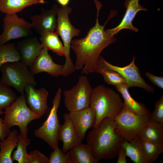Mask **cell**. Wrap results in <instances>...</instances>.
Instances as JSON below:
<instances>
[{
    "label": "cell",
    "instance_id": "obj_1",
    "mask_svg": "<svg viewBox=\"0 0 163 163\" xmlns=\"http://www.w3.org/2000/svg\"><path fill=\"white\" fill-rule=\"evenodd\" d=\"M97 9V18L95 25L90 29L86 36L80 39L72 40L71 48L75 53L76 59L74 67L75 70L82 69V73L88 75L95 72L98 60L102 51L116 41V38L110 35L104 25L100 24L99 14L101 4L94 0Z\"/></svg>",
    "mask_w": 163,
    "mask_h": 163
},
{
    "label": "cell",
    "instance_id": "obj_2",
    "mask_svg": "<svg viewBox=\"0 0 163 163\" xmlns=\"http://www.w3.org/2000/svg\"><path fill=\"white\" fill-rule=\"evenodd\" d=\"M115 128L114 119L106 117L87 134V144L90 147L93 157L99 161L117 157L125 139L115 132Z\"/></svg>",
    "mask_w": 163,
    "mask_h": 163
},
{
    "label": "cell",
    "instance_id": "obj_3",
    "mask_svg": "<svg viewBox=\"0 0 163 163\" xmlns=\"http://www.w3.org/2000/svg\"><path fill=\"white\" fill-rule=\"evenodd\" d=\"M123 106L119 94L113 89L100 85L92 89L89 107L94 112L96 121L93 127H97L106 117L114 119Z\"/></svg>",
    "mask_w": 163,
    "mask_h": 163
},
{
    "label": "cell",
    "instance_id": "obj_4",
    "mask_svg": "<svg viewBox=\"0 0 163 163\" xmlns=\"http://www.w3.org/2000/svg\"><path fill=\"white\" fill-rule=\"evenodd\" d=\"M150 111L140 115L132 111L123 102V108L114 119L115 132L130 142L139 138L142 130L150 120Z\"/></svg>",
    "mask_w": 163,
    "mask_h": 163
},
{
    "label": "cell",
    "instance_id": "obj_5",
    "mask_svg": "<svg viewBox=\"0 0 163 163\" xmlns=\"http://www.w3.org/2000/svg\"><path fill=\"white\" fill-rule=\"evenodd\" d=\"M3 122L7 128L14 126L18 127L23 137H28V125L32 121L40 118L28 107L24 93L16 98L15 101L5 109Z\"/></svg>",
    "mask_w": 163,
    "mask_h": 163
},
{
    "label": "cell",
    "instance_id": "obj_6",
    "mask_svg": "<svg viewBox=\"0 0 163 163\" xmlns=\"http://www.w3.org/2000/svg\"><path fill=\"white\" fill-rule=\"evenodd\" d=\"M71 8L61 6L58 8L56 32L61 37L63 43L65 54V62L62 75L66 77L75 70L74 65L70 57V49L72 38L79 35L80 30L74 27L70 22L69 14L72 11Z\"/></svg>",
    "mask_w": 163,
    "mask_h": 163
},
{
    "label": "cell",
    "instance_id": "obj_7",
    "mask_svg": "<svg viewBox=\"0 0 163 163\" xmlns=\"http://www.w3.org/2000/svg\"><path fill=\"white\" fill-rule=\"evenodd\" d=\"M28 67L21 60L5 63L0 68L2 74L0 81L6 86L13 87L20 94L24 93L27 85L35 87L37 85Z\"/></svg>",
    "mask_w": 163,
    "mask_h": 163
},
{
    "label": "cell",
    "instance_id": "obj_8",
    "mask_svg": "<svg viewBox=\"0 0 163 163\" xmlns=\"http://www.w3.org/2000/svg\"><path fill=\"white\" fill-rule=\"evenodd\" d=\"M62 92V90L59 87L52 101L53 106L47 119L34 133L35 136L44 141L53 149L58 147V135L60 125L57 111L59 106Z\"/></svg>",
    "mask_w": 163,
    "mask_h": 163
},
{
    "label": "cell",
    "instance_id": "obj_9",
    "mask_svg": "<svg viewBox=\"0 0 163 163\" xmlns=\"http://www.w3.org/2000/svg\"><path fill=\"white\" fill-rule=\"evenodd\" d=\"M92 89L87 76H80L74 86L63 92L64 104L67 110L71 112L89 107Z\"/></svg>",
    "mask_w": 163,
    "mask_h": 163
},
{
    "label": "cell",
    "instance_id": "obj_10",
    "mask_svg": "<svg viewBox=\"0 0 163 163\" xmlns=\"http://www.w3.org/2000/svg\"><path fill=\"white\" fill-rule=\"evenodd\" d=\"M135 56L128 65L120 67L112 64L100 56L96 69H104L114 71L121 75L125 79L128 88L137 87L144 89L150 93L154 92V88L147 84L141 75L138 67L135 65Z\"/></svg>",
    "mask_w": 163,
    "mask_h": 163
},
{
    "label": "cell",
    "instance_id": "obj_11",
    "mask_svg": "<svg viewBox=\"0 0 163 163\" xmlns=\"http://www.w3.org/2000/svg\"><path fill=\"white\" fill-rule=\"evenodd\" d=\"M3 30L0 34V45L10 40L32 36L31 24L17 14H6L3 18Z\"/></svg>",
    "mask_w": 163,
    "mask_h": 163
},
{
    "label": "cell",
    "instance_id": "obj_12",
    "mask_svg": "<svg viewBox=\"0 0 163 163\" xmlns=\"http://www.w3.org/2000/svg\"><path fill=\"white\" fill-rule=\"evenodd\" d=\"M69 113L77 135L82 142L85 138L86 131L94 126L96 121L95 113L89 107Z\"/></svg>",
    "mask_w": 163,
    "mask_h": 163
},
{
    "label": "cell",
    "instance_id": "obj_13",
    "mask_svg": "<svg viewBox=\"0 0 163 163\" xmlns=\"http://www.w3.org/2000/svg\"><path fill=\"white\" fill-rule=\"evenodd\" d=\"M58 8V5L55 4L50 9H42L40 14L30 16L32 29L40 35L48 32L55 31Z\"/></svg>",
    "mask_w": 163,
    "mask_h": 163
},
{
    "label": "cell",
    "instance_id": "obj_14",
    "mask_svg": "<svg viewBox=\"0 0 163 163\" xmlns=\"http://www.w3.org/2000/svg\"><path fill=\"white\" fill-rule=\"evenodd\" d=\"M25 91L27 97L26 102L30 109L40 118L46 114L49 109L48 91L44 88L36 89L30 85L26 86Z\"/></svg>",
    "mask_w": 163,
    "mask_h": 163
},
{
    "label": "cell",
    "instance_id": "obj_15",
    "mask_svg": "<svg viewBox=\"0 0 163 163\" xmlns=\"http://www.w3.org/2000/svg\"><path fill=\"white\" fill-rule=\"evenodd\" d=\"M48 51L46 48L43 47L40 54L29 67V70L33 75L41 72L54 77L62 75L64 65L55 63Z\"/></svg>",
    "mask_w": 163,
    "mask_h": 163
},
{
    "label": "cell",
    "instance_id": "obj_16",
    "mask_svg": "<svg viewBox=\"0 0 163 163\" xmlns=\"http://www.w3.org/2000/svg\"><path fill=\"white\" fill-rule=\"evenodd\" d=\"M21 57V60L30 67L40 54L42 48L36 37H25L16 44Z\"/></svg>",
    "mask_w": 163,
    "mask_h": 163
},
{
    "label": "cell",
    "instance_id": "obj_17",
    "mask_svg": "<svg viewBox=\"0 0 163 163\" xmlns=\"http://www.w3.org/2000/svg\"><path fill=\"white\" fill-rule=\"evenodd\" d=\"M139 0H125L124 5L126 8L125 14L120 23L116 27L107 30L112 36L124 29H129L137 32L138 29L133 26L132 22L136 14L139 11H146L147 10L141 5Z\"/></svg>",
    "mask_w": 163,
    "mask_h": 163
},
{
    "label": "cell",
    "instance_id": "obj_18",
    "mask_svg": "<svg viewBox=\"0 0 163 163\" xmlns=\"http://www.w3.org/2000/svg\"><path fill=\"white\" fill-rule=\"evenodd\" d=\"M63 124L60 126L58 139L63 142L62 151L66 153L82 142L79 139L69 117V113L63 114Z\"/></svg>",
    "mask_w": 163,
    "mask_h": 163
},
{
    "label": "cell",
    "instance_id": "obj_19",
    "mask_svg": "<svg viewBox=\"0 0 163 163\" xmlns=\"http://www.w3.org/2000/svg\"><path fill=\"white\" fill-rule=\"evenodd\" d=\"M67 163H98L93 157L89 146L82 143L68 151Z\"/></svg>",
    "mask_w": 163,
    "mask_h": 163
},
{
    "label": "cell",
    "instance_id": "obj_20",
    "mask_svg": "<svg viewBox=\"0 0 163 163\" xmlns=\"http://www.w3.org/2000/svg\"><path fill=\"white\" fill-rule=\"evenodd\" d=\"M47 3L45 0H0V11L5 14H16L33 5Z\"/></svg>",
    "mask_w": 163,
    "mask_h": 163
},
{
    "label": "cell",
    "instance_id": "obj_21",
    "mask_svg": "<svg viewBox=\"0 0 163 163\" xmlns=\"http://www.w3.org/2000/svg\"><path fill=\"white\" fill-rule=\"evenodd\" d=\"M122 146L126 156L135 163H151L141 146L139 138L132 142L125 140Z\"/></svg>",
    "mask_w": 163,
    "mask_h": 163
},
{
    "label": "cell",
    "instance_id": "obj_22",
    "mask_svg": "<svg viewBox=\"0 0 163 163\" xmlns=\"http://www.w3.org/2000/svg\"><path fill=\"white\" fill-rule=\"evenodd\" d=\"M18 131L14 129L3 141H0V163H12L11 153L19 138Z\"/></svg>",
    "mask_w": 163,
    "mask_h": 163
},
{
    "label": "cell",
    "instance_id": "obj_23",
    "mask_svg": "<svg viewBox=\"0 0 163 163\" xmlns=\"http://www.w3.org/2000/svg\"><path fill=\"white\" fill-rule=\"evenodd\" d=\"M139 137L141 140L163 143V123L150 120L141 132Z\"/></svg>",
    "mask_w": 163,
    "mask_h": 163
},
{
    "label": "cell",
    "instance_id": "obj_24",
    "mask_svg": "<svg viewBox=\"0 0 163 163\" xmlns=\"http://www.w3.org/2000/svg\"><path fill=\"white\" fill-rule=\"evenodd\" d=\"M40 40L42 48L51 50L59 56H65L64 46L55 31L48 32L40 35Z\"/></svg>",
    "mask_w": 163,
    "mask_h": 163
},
{
    "label": "cell",
    "instance_id": "obj_25",
    "mask_svg": "<svg viewBox=\"0 0 163 163\" xmlns=\"http://www.w3.org/2000/svg\"><path fill=\"white\" fill-rule=\"evenodd\" d=\"M115 88L123 98L124 103L132 111L140 115L145 114L150 111L143 104L137 101L132 97L126 84L117 85Z\"/></svg>",
    "mask_w": 163,
    "mask_h": 163
},
{
    "label": "cell",
    "instance_id": "obj_26",
    "mask_svg": "<svg viewBox=\"0 0 163 163\" xmlns=\"http://www.w3.org/2000/svg\"><path fill=\"white\" fill-rule=\"evenodd\" d=\"M20 60L21 57L14 43L0 45V68L5 63Z\"/></svg>",
    "mask_w": 163,
    "mask_h": 163
},
{
    "label": "cell",
    "instance_id": "obj_27",
    "mask_svg": "<svg viewBox=\"0 0 163 163\" xmlns=\"http://www.w3.org/2000/svg\"><path fill=\"white\" fill-rule=\"evenodd\" d=\"M19 141L11 156L12 161H17L18 163H28V154L27 148L30 143L31 140L28 137L24 138L20 134L18 135Z\"/></svg>",
    "mask_w": 163,
    "mask_h": 163
},
{
    "label": "cell",
    "instance_id": "obj_28",
    "mask_svg": "<svg viewBox=\"0 0 163 163\" xmlns=\"http://www.w3.org/2000/svg\"><path fill=\"white\" fill-rule=\"evenodd\" d=\"M141 146L145 154L153 163L163 152V143H154L141 140Z\"/></svg>",
    "mask_w": 163,
    "mask_h": 163
},
{
    "label": "cell",
    "instance_id": "obj_29",
    "mask_svg": "<svg viewBox=\"0 0 163 163\" xmlns=\"http://www.w3.org/2000/svg\"><path fill=\"white\" fill-rule=\"evenodd\" d=\"M95 72L102 75L105 82L108 85L116 86L120 84H126L124 78L114 71L104 69H96Z\"/></svg>",
    "mask_w": 163,
    "mask_h": 163
},
{
    "label": "cell",
    "instance_id": "obj_30",
    "mask_svg": "<svg viewBox=\"0 0 163 163\" xmlns=\"http://www.w3.org/2000/svg\"><path fill=\"white\" fill-rule=\"evenodd\" d=\"M16 98L14 92L0 81V108L4 109L9 106Z\"/></svg>",
    "mask_w": 163,
    "mask_h": 163
},
{
    "label": "cell",
    "instance_id": "obj_31",
    "mask_svg": "<svg viewBox=\"0 0 163 163\" xmlns=\"http://www.w3.org/2000/svg\"><path fill=\"white\" fill-rule=\"evenodd\" d=\"M150 120L163 123V95L155 103L154 109L151 113Z\"/></svg>",
    "mask_w": 163,
    "mask_h": 163
},
{
    "label": "cell",
    "instance_id": "obj_32",
    "mask_svg": "<svg viewBox=\"0 0 163 163\" xmlns=\"http://www.w3.org/2000/svg\"><path fill=\"white\" fill-rule=\"evenodd\" d=\"M48 163H67V155L57 147L50 153Z\"/></svg>",
    "mask_w": 163,
    "mask_h": 163
},
{
    "label": "cell",
    "instance_id": "obj_33",
    "mask_svg": "<svg viewBox=\"0 0 163 163\" xmlns=\"http://www.w3.org/2000/svg\"><path fill=\"white\" fill-rule=\"evenodd\" d=\"M27 163H48L49 158L37 149L28 154Z\"/></svg>",
    "mask_w": 163,
    "mask_h": 163
},
{
    "label": "cell",
    "instance_id": "obj_34",
    "mask_svg": "<svg viewBox=\"0 0 163 163\" xmlns=\"http://www.w3.org/2000/svg\"><path fill=\"white\" fill-rule=\"evenodd\" d=\"M4 113L2 109L0 108V116ZM5 126L3 120L0 117V141L2 142L6 138L11 131Z\"/></svg>",
    "mask_w": 163,
    "mask_h": 163
},
{
    "label": "cell",
    "instance_id": "obj_35",
    "mask_svg": "<svg viewBox=\"0 0 163 163\" xmlns=\"http://www.w3.org/2000/svg\"><path fill=\"white\" fill-rule=\"evenodd\" d=\"M145 75L157 87L163 88V77L155 76L150 72H146Z\"/></svg>",
    "mask_w": 163,
    "mask_h": 163
},
{
    "label": "cell",
    "instance_id": "obj_36",
    "mask_svg": "<svg viewBox=\"0 0 163 163\" xmlns=\"http://www.w3.org/2000/svg\"><path fill=\"white\" fill-rule=\"evenodd\" d=\"M118 158L117 161V163H127L126 155L124 149L121 146L118 155Z\"/></svg>",
    "mask_w": 163,
    "mask_h": 163
},
{
    "label": "cell",
    "instance_id": "obj_37",
    "mask_svg": "<svg viewBox=\"0 0 163 163\" xmlns=\"http://www.w3.org/2000/svg\"><path fill=\"white\" fill-rule=\"evenodd\" d=\"M58 2L61 6H67L70 0H56Z\"/></svg>",
    "mask_w": 163,
    "mask_h": 163
}]
</instances>
